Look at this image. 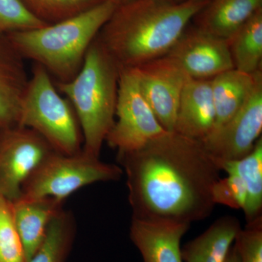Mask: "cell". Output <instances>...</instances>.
I'll list each match as a JSON object with an SVG mask.
<instances>
[{"label": "cell", "instance_id": "obj_28", "mask_svg": "<svg viewBox=\"0 0 262 262\" xmlns=\"http://www.w3.org/2000/svg\"><path fill=\"white\" fill-rule=\"evenodd\" d=\"M117 5H121L125 4V3H129V2L132 1V0H113Z\"/></svg>", "mask_w": 262, "mask_h": 262}, {"label": "cell", "instance_id": "obj_14", "mask_svg": "<svg viewBox=\"0 0 262 262\" xmlns=\"http://www.w3.org/2000/svg\"><path fill=\"white\" fill-rule=\"evenodd\" d=\"M24 59L0 34V130L16 126L29 78Z\"/></svg>", "mask_w": 262, "mask_h": 262}, {"label": "cell", "instance_id": "obj_15", "mask_svg": "<svg viewBox=\"0 0 262 262\" xmlns=\"http://www.w3.org/2000/svg\"><path fill=\"white\" fill-rule=\"evenodd\" d=\"M63 203L53 198L22 196L11 202L13 218L27 262L40 246L50 222L63 209Z\"/></svg>", "mask_w": 262, "mask_h": 262}, {"label": "cell", "instance_id": "obj_25", "mask_svg": "<svg viewBox=\"0 0 262 262\" xmlns=\"http://www.w3.org/2000/svg\"><path fill=\"white\" fill-rule=\"evenodd\" d=\"M234 245L239 262H262V215L241 229Z\"/></svg>", "mask_w": 262, "mask_h": 262}, {"label": "cell", "instance_id": "obj_8", "mask_svg": "<svg viewBox=\"0 0 262 262\" xmlns=\"http://www.w3.org/2000/svg\"><path fill=\"white\" fill-rule=\"evenodd\" d=\"M53 151L42 136L28 127L0 130V195L10 202L18 199L24 182Z\"/></svg>", "mask_w": 262, "mask_h": 262}, {"label": "cell", "instance_id": "obj_18", "mask_svg": "<svg viewBox=\"0 0 262 262\" xmlns=\"http://www.w3.org/2000/svg\"><path fill=\"white\" fill-rule=\"evenodd\" d=\"M256 74L232 69L211 79L215 113L213 130L228 121L244 105L254 85Z\"/></svg>", "mask_w": 262, "mask_h": 262}, {"label": "cell", "instance_id": "obj_16", "mask_svg": "<svg viewBox=\"0 0 262 262\" xmlns=\"http://www.w3.org/2000/svg\"><path fill=\"white\" fill-rule=\"evenodd\" d=\"M242 229L234 215H222L205 232L182 248L184 262H226Z\"/></svg>", "mask_w": 262, "mask_h": 262}, {"label": "cell", "instance_id": "obj_1", "mask_svg": "<svg viewBox=\"0 0 262 262\" xmlns=\"http://www.w3.org/2000/svg\"><path fill=\"white\" fill-rule=\"evenodd\" d=\"M117 160L126 175L132 217L191 225L213 213L212 190L222 170L201 141L166 131L141 149L117 153Z\"/></svg>", "mask_w": 262, "mask_h": 262}, {"label": "cell", "instance_id": "obj_27", "mask_svg": "<svg viewBox=\"0 0 262 262\" xmlns=\"http://www.w3.org/2000/svg\"><path fill=\"white\" fill-rule=\"evenodd\" d=\"M226 262H239L238 252H237V249L235 245H234V243L232 248H231L228 258H227Z\"/></svg>", "mask_w": 262, "mask_h": 262}, {"label": "cell", "instance_id": "obj_13", "mask_svg": "<svg viewBox=\"0 0 262 262\" xmlns=\"http://www.w3.org/2000/svg\"><path fill=\"white\" fill-rule=\"evenodd\" d=\"M215 122L211 80L188 77L179 101L174 132L201 141L211 134Z\"/></svg>", "mask_w": 262, "mask_h": 262}, {"label": "cell", "instance_id": "obj_6", "mask_svg": "<svg viewBox=\"0 0 262 262\" xmlns=\"http://www.w3.org/2000/svg\"><path fill=\"white\" fill-rule=\"evenodd\" d=\"M123 170L81 150L68 155L53 151L33 170L21 189L22 198H53L65 202L81 188L97 182H117Z\"/></svg>", "mask_w": 262, "mask_h": 262}, {"label": "cell", "instance_id": "obj_11", "mask_svg": "<svg viewBox=\"0 0 262 262\" xmlns=\"http://www.w3.org/2000/svg\"><path fill=\"white\" fill-rule=\"evenodd\" d=\"M167 56L190 78L211 80L234 69L228 40L196 28L183 33Z\"/></svg>", "mask_w": 262, "mask_h": 262}, {"label": "cell", "instance_id": "obj_26", "mask_svg": "<svg viewBox=\"0 0 262 262\" xmlns=\"http://www.w3.org/2000/svg\"><path fill=\"white\" fill-rule=\"evenodd\" d=\"M213 202L233 208L244 210L246 201V189L237 174L229 173L215 183L212 190Z\"/></svg>", "mask_w": 262, "mask_h": 262}, {"label": "cell", "instance_id": "obj_23", "mask_svg": "<svg viewBox=\"0 0 262 262\" xmlns=\"http://www.w3.org/2000/svg\"><path fill=\"white\" fill-rule=\"evenodd\" d=\"M0 262H27L11 202L0 195Z\"/></svg>", "mask_w": 262, "mask_h": 262}, {"label": "cell", "instance_id": "obj_4", "mask_svg": "<svg viewBox=\"0 0 262 262\" xmlns=\"http://www.w3.org/2000/svg\"><path fill=\"white\" fill-rule=\"evenodd\" d=\"M120 73V67L96 37L77 75L68 82H55L78 118L82 149L96 157L115 122Z\"/></svg>", "mask_w": 262, "mask_h": 262}, {"label": "cell", "instance_id": "obj_19", "mask_svg": "<svg viewBox=\"0 0 262 262\" xmlns=\"http://www.w3.org/2000/svg\"><path fill=\"white\" fill-rule=\"evenodd\" d=\"M221 170L234 173L242 179L246 189L244 211L246 223L262 215V138L247 156L237 160L216 162Z\"/></svg>", "mask_w": 262, "mask_h": 262}, {"label": "cell", "instance_id": "obj_10", "mask_svg": "<svg viewBox=\"0 0 262 262\" xmlns=\"http://www.w3.org/2000/svg\"><path fill=\"white\" fill-rule=\"evenodd\" d=\"M134 69L155 116L165 130L173 132L179 101L189 77L167 55Z\"/></svg>", "mask_w": 262, "mask_h": 262}, {"label": "cell", "instance_id": "obj_24", "mask_svg": "<svg viewBox=\"0 0 262 262\" xmlns=\"http://www.w3.org/2000/svg\"><path fill=\"white\" fill-rule=\"evenodd\" d=\"M46 25L20 0H0V34L32 30Z\"/></svg>", "mask_w": 262, "mask_h": 262}, {"label": "cell", "instance_id": "obj_22", "mask_svg": "<svg viewBox=\"0 0 262 262\" xmlns=\"http://www.w3.org/2000/svg\"><path fill=\"white\" fill-rule=\"evenodd\" d=\"M42 22L52 24L92 8L102 0H20Z\"/></svg>", "mask_w": 262, "mask_h": 262}, {"label": "cell", "instance_id": "obj_21", "mask_svg": "<svg viewBox=\"0 0 262 262\" xmlns=\"http://www.w3.org/2000/svg\"><path fill=\"white\" fill-rule=\"evenodd\" d=\"M76 232L75 216L63 208L52 219L40 246L28 262H67Z\"/></svg>", "mask_w": 262, "mask_h": 262}, {"label": "cell", "instance_id": "obj_2", "mask_svg": "<svg viewBox=\"0 0 262 262\" xmlns=\"http://www.w3.org/2000/svg\"><path fill=\"white\" fill-rule=\"evenodd\" d=\"M209 0H132L119 5L97 37L120 69L166 56Z\"/></svg>", "mask_w": 262, "mask_h": 262}, {"label": "cell", "instance_id": "obj_20", "mask_svg": "<svg viewBox=\"0 0 262 262\" xmlns=\"http://www.w3.org/2000/svg\"><path fill=\"white\" fill-rule=\"evenodd\" d=\"M227 40L235 70L250 75L261 71L262 8Z\"/></svg>", "mask_w": 262, "mask_h": 262}, {"label": "cell", "instance_id": "obj_3", "mask_svg": "<svg viewBox=\"0 0 262 262\" xmlns=\"http://www.w3.org/2000/svg\"><path fill=\"white\" fill-rule=\"evenodd\" d=\"M117 6L113 0H102L57 23L5 35L24 60L40 65L56 82H68L82 68L90 46Z\"/></svg>", "mask_w": 262, "mask_h": 262}, {"label": "cell", "instance_id": "obj_12", "mask_svg": "<svg viewBox=\"0 0 262 262\" xmlns=\"http://www.w3.org/2000/svg\"><path fill=\"white\" fill-rule=\"evenodd\" d=\"M191 225L132 217L130 238L144 262H184L181 241Z\"/></svg>", "mask_w": 262, "mask_h": 262}, {"label": "cell", "instance_id": "obj_7", "mask_svg": "<svg viewBox=\"0 0 262 262\" xmlns=\"http://www.w3.org/2000/svg\"><path fill=\"white\" fill-rule=\"evenodd\" d=\"M116 120L105 142L117 153L141 149L166 130L143 95L135 69H120Z\"/></svg>", "mask_w": 262, "mask_h": 262}, {"label": "cell", "instance_id": "obj_17", "mask_svg": "<svg viewBox=\"0 0 262 262\" xmlns=\"http://www.w3.org/2000/svg\"><path fill=\"white\" fill-rule=\"evenodd\" d=\"M262 8V0H209L198 13V28L228 39Z\"/></svg>", "mask_w": 262, "mask_h": 262}, {"label": "cell", "instance_id": "obj_5", "mask_svg": "<svg viewBox=\"0 0 262 262\" xmlns=\"http://www.w3.org/2000/svg\"><path fill=\"white\" fill-rule=\"evenodd\" d=\"M18 125L35 131L60 154L75 155L82 149L83 138L73 106L60 94L47 71L36 63L20 106Z\"/></svg>", "mask_w": 262, "mask_h": 262}, {"label": "cell", "instance_id": "obj_9", "mask_svg": "<svg viewBox=\"0 0 262 262\" xmlns=\"http://www.w3.org/2000/svg\"><path fill=\"white\" fill-rule=\"evenodd\" d=\"M262 130V72L244 105L228 121L201 141L215 162L242 159L252 151Z\"/></svg>", "mask_w": 262, "mask_h": 262}, {"label": "cell", "instance_id": "obj_29", "mask_svg": "<svg viewBox=\"0 0 262 262\" xmlns=\"http://www.w3.org/2000/svg\"><path fill=\"white\" fill-rule=\"evenodd\" d=\"M166 1L170 2V3H183V2L187 1V0H166Z\"/></svg>", "mask_w": 262, "mask_h": 262}]
</instances>
